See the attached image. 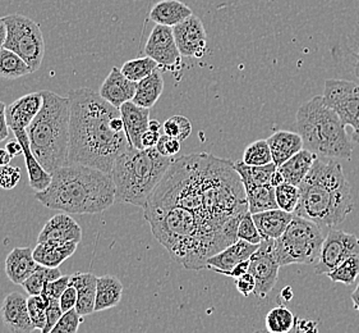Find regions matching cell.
I'll return each instance as SVG.
<instances>
[{
    "label": "cell",
    "instance_id": "obj_1",
    "mask_svg": "<svg viewBox=\"0 0 359 333\" xmlns=\"http://www.w3.org/2000/svg\"><path fill=\"white\" fill-rule=\"evenodd\" d=\"M71 105V138L68 164L93 166L111 174L116 158L130 146L126 132L113 127L121 110L88 87L68 93Z\"/></svg>",
    "mask_w": 359,
    "mask_h": 333
},
{
    "label": "cell",
    "instance_id": "obj_2",
    "mask_svg": "<svg viewBox=\"0 0 359 333\" xmlns=\"http://www.w3.org/2000/svg\"><path fill=\"white\" fill-rule=\"evenodd\" d=\"M49 188L36 192L43 207L67 214H97L109 209L115 200L111 174L93 166L68 164L53 174Z\"/></svg>",
    "mask_w": 359,
    "mask_h": 333
},
{
    "label": "cell",
    "instance_id": "obj_3",
    "mask_svg": "<svg viewBox=\"0 0 359 333\" xmlns=\"http://www.w3.org/2000/svg\"><path fill=\"white\" fill-rule=\"evenodd\" d=\"M299 190L301 199L294 216L309 219L321 228L341 225L353 210L352 190L339 159L317 157Z\"/></svg>",
    "mask_w": 359,
    "mask_h": 333
},
{
    "label": "cell",
    "instance_id": "obj_4",
    "mask_svg": "<svg viewBox=\"0 0 359 333\" xmlns=\"http://www.w3.org/2000/svg\"><path fill=\"white\" fill-rule=\"evenodd\" d=\"M41 94L43 107L29 124L27 133L34 155L53 174L57 168L68 166L71 105L68 96L63 98L49 90H43Z\"/></svg>",
    "mask_w": 359,
    "mask_h": 333
},
{
    "label": "cell",
    "instance_id": "obj_5",
    "mask_svg": "<svg viewBox=\"0 0 359 333\" xmlns=\"http://www.w3.org/2000/svg\"><path fill=\"white\" fill-rule=\"evenodd\" d=\"M172 163V158L161 155L156 148L136 149L130 145L116 158L110 174L116 200L144 208Z\"/></svg>",
    "mask_w": 359,
    "mask_h": 333
},
{
    "label": "cell",
    "instance_id": "obj_6",
    "mask_svg": "<svg viewBox=\"0 0 359 333\" xmlns=\"http://www.w3.org/2000/svg\"><path fill=\"white\" fill-rule=\"evenodd\" d=\"M295 126L304 149L315 152L317 157L351 159L352 138L338 113L325 103L321 95L299 107Z\"/></svg>",
    "mask_w": 359,
    "mask_h": 333
},
{
    "label": "cell",
    "instance_id": "obj_7",
    "mask_svg": "<svg viewBox=\"0 0 359 333\" xmlns=\"http://www.w3.org/2000/svg\"><path fill=\"white\" fill-rule=\"evenodd\" d=\"M323 230L315 222L294 216L285 232L275 240V253L280 267L290 264L315 266L325 240Z\"/></svg>",
    "mask_w": 359,
    "mask_h": 333
},
{
    "label": "cell",
    "instance_id": "obj_8",
    "mask_svg": "<svg viewBox=\"0 0 359 333\" xmlns=\"http://www.w3.org/2000/svg\"><path fill=\"white\" fill-rule=\"evenodd\" d=\"M3 18L7 26V37L1 48L15 51L29 65L32 72H36L45 56V41L40 26L34 20L18 13Z\"/></svg>",
    "mask_w": 359,
    "mask_h": 333
},
{
    "label": "cell",
    "instance_id": "obj_9",
    "mask_svg": "<svg viewBox=\"0 0 359 333\" xmlns=\"http://www.w3.org/2000/svg\"><path fill=\"white\" fill-rule=\"evenodd\" d=\"M323 100L334 109L345 127L352 129L353 143L359 144V84L348 80H327Z\"/></svg>",
    "mask_w": 359,
    "mask_h": 333
},
{
    "label": "cell",
    "instance_id": "obj_10",
    "mask_svg": "<svg viewBox=\"0 0 359 333\" xmlns=\"http://www.w3.org/2000/svg\"><path fill=\"white\" fill-rule=\"evenodd\" d=\"M353 255H359V239L355 235L331 228L323 240L318 261L315 264L316 275H327Z\"/></svg>",
    "mask_w": 359,
    "mask_h": 333
},
{
    "label": "cell",
    "instance_id": "obj_11",
    "mask_svg": "<svg viewBox=\"0 0 359 333\" xmlns=\"http://www.w3.org/2000/svg\"><path fill=\"white\" fill-rule=\"evenodd\" d=\"M250 261V273L256 280L255 295L259 299H266L278 282L280 269L275 253V240H262Z\"/></svg>",
    "mask_w": 359,
    "mask_h": 333
},
{
    "label": "cell",
    "instance_id": "obj_12",
    "mask_svg": "<svg viewBox=\"0 0 359 333\" xmlns=\"http://www.w3.org/2000/svg\"><path fill=\"white\" fill-rule=\"evenodd\" d=\"M144 54L158 63V70L178 72L182 68V54L175 43L172 27L156 25L144 45Z\"/></svg>",
    "mask_w": 359,
    "mask_h": 333
},
{
    "label": "cell",
    "instance_id": "obj_13",
    "mask_svg": "<svg viewBox=\"0 0 359 333\" xmlns=\"http://www.w3.org/2000/svg\"><path fill=\"white\" fill-rule=\"evenodd\" d=\"M172 34L182 57L202 58L208 51V34L201 18L192 15L172 27Z\"/></svg>",
    "mask_w": 359,
    "mask_h": 333
},
{
    "label": "cell",
    "instance_id": "obj_14",
    "mask_svg": "<svg viewBox=\"0 0 359 333\" xmlns=\"http://www.w3.org/2000/svg\"><path fill=\"white\" fill-rule=\"evenodd\" d=\"M0 317L12 333H32L36 328L31 322L27 297L20 292H11L4 297L0 306Z\"/></svg>",
    "mask_w": 359,
    "mask_h": 333
},
{
    "label": "cell",
    "instance_id": "obj_15",
    "mask_svg": "<svg viewBox=\"0 0 359 333\" xmlns=\"http://www.w3.org/2000/svg\"><path fill=\"white\" fill-rule=\"evenodd\" d=\"M43 94L29 93L23 95L20 99L11 103L6 108V118L8 127L13 133L18 131H26L29 124L36 118L40 109L43 107Z\"/></svg>",
    "mask_w": 359,
    "mask_h": 333
},
{
    "label": "cell",
    "instance_id": "obj_16",
    "mask_svg": "<svg viewBox=\"0 0 359 333\" xmlns=\"http://www.w3.org/2000/svg\"><path fill=\"white\" fill-rule=\"evenodd\" d=\"M82 240V228L77 223L71 214L60 213L50 218L37 237L39 242H57V244H67V242H77L79 244Z\"/></svg>",
    "mask_w": 359,
    "mask_h": 333
},
{
    "label": "cell",
    "instance_id": "obj_17",
    "mask_svg": "<svg viewBox=\"0 0 359 333\" xmlns=\"http://www.w3.org/2000/svg\"><path fill=\"white\" fill-rule=\"evenodd\" d=\"M137 82L128 80L122 71L113 67L108 77L102 82L99 95L115 108H121L124 103L132 102L136 95Z\"/></svg>",
    "mask_w": 359,
    "mask_h": 333
},
{
    "label": "cell",
    "instance_id": "obj_18",
    "mask_svg": "<svg viewBox=\"0 0 359 333\" xmlns=\"http://www.w3.org/2000/svg\"><path fill=\"white\" fill-rule=\"evenodd\" d=\"M259 245H253L243 240H238L234 244L225 247L222 252L212 255L206 261V268L214 270L219 275L229 272L242 261H248Z\"/></svg>",
    "mask_w": 359,
    "mask_h": 333
},
{
    "label": "cell",
    "instance_id": "obj_19",
    "mask_svg": "<svg viewBox=\"0 0 359 333\" xmlns=\"http://www.w3.org/2000/svg\"><path fill=\"white\" fill-rule=\"evenodd\" d=\"M119 110L130 145L136 149H144L141 140L144 132L149 130L150 109L142 108L133 102H128L124 103Z\"/></svg>",
    "mask_w": 359,
    "mask_h": 333
},
{
    "label": "cell",
    "instance_id": "obj_20",
    "mask_svg": "<svg viewBox=\"0 0 359 333\" xmlns=\"http://www.w3.org/2000/svg\"><path fill=\"white\" fill-rule=\"evenodd\" d=\"M15 140L21 144L22 149H23L25 163H26L27 174H29V186L32 190H35L36 192L43 191L45 188H49L51 180H53V176L40 164V162L36 159V157L34 155V152L31 150L27 130L15 132Z\"/></svg>",
    "mask_w": 359,
    "mask_h": 333
},
{
    "label": "cell",
    "instance_id": "obj_21",
    "mask_svg": "<svg viewBox=\"0 0 359 333\" xmlns=\"http://www.w3.org/2000/svg\"><path fill=\"white\" fill-rule=\"evenodd\" d=\"M37 266L31 247H15L8 254L4 269L9 281L22 286V283L35 272Z\"/></svg>",
    "mask_w": 359,
    "mask_h": 333
},
{
    "label": "cell",
    "instance_id": "obj_22",
    "mask_svg": "<svg viewBox=\"0 0 359 333\" xmlns=\"http://www.w3.org/2000/svg\"><path fill=\"white\" fill-rule=\"evenodd\" d=\"M252 217L262 240H276L285 232L294 214L276 208L252 214Z\"/></svg>",
    "mask_w": 359,
    "mask_h": 333
},
{
    "label": "cell",
    "instance_id": "obj_23",
    "mask_svg": "<svg viewBox=\"0 0 359 333\" xmlns=\"http://www.w3.org/2000/svg\"><path fill=\"white\" fill-rule=\"evenodd\" d=\"M267 144L270 146L273 162L278 166L284 164L297 152L304 149L303 140L298 132L290 131H278L267 138Z\"/></svg>",
    "mask_w": 359,
    "mask_h": 333
},
{
    "label": "cell",
    "instance_id": "obj_24",
    "mask_svg": "<svg viewBox=\"0 0 359 333\" xmlns=\"http://www.w3.org/2000/svg\"><path fill=\"white\" fill-rule=\"evenodd\" d=\"M192 15V9L180 0H161L152 7L150 20L156 25L174 27Z\"/></svg>",
    "mask_w": 359,
    "mask_h": 333
},
{
    "label": "cell",
    "instance_id": "obj_25",
    "mask_svg": "<svg viewBox=\"0 0 359 333\" xmlns=\"http://www.w3.org/2000/svg\"><path fill=\"white\" fill-rule=\"evenodd\" d=\"M77 247V242H39L34 249V258L40 266H45L49 268H59L62 263H65L76 253Z\"/></svg>",
    "mask_w": 359,
    "mask_h": 333
},
{
    "label": "cell",
    "instance_id": "obj_26",
    "mask_svg": "<svg viewBox=\"0 0 359 333\" xmlns=\"http://www.w3.org/2000/svg\"><path fill=\"white\" fill-rule=\"evenodd\" d=\"M96 282L97 277L94 273H74L71 275V283L77 290V305L76 311L81 317H86L95 312L96 301Z\"/></svg>",
    "mask_w": 359,
    "mask_h": 333
},
{
    "label": "cell",
    "instance_id": "obj_27",
    "mask_svg": "<svg viewBox=\"0 0 359 333\" xmlns=\"http://www.w3.org/2000/svg\"><path fill=\"white\" fill-rule=\"evenodd\" d=\"M123 297V283L115 275L97 277L95 312H102L115 308Z\"/></svg>",
    "mask_w": 359,
    "mask_h": 333
},
{
    "label": "cell",
    "instance_id": "obj_28",
    "mask_svg": "<svg viewBox=\"0 0 359 333\" xmlns=\"http://www.w3.org/2000/svg\"><path fill=\"white\" fill-rule=\"evenodd\" d=\"M316 158L317 155L315 152L302 149L301 152H297L290 159L287 160L284 164H281L278 168L284 176L285 182L299 186L301 182L304 180V177L309 174Z\"/></svg>",
    "mask_w": 359,
    "mask_h": 333
},
{
    "label": "cell",
    "instance_id": "obj_29",
    "mask_svg": "<svg viewBox=\"0 0 359 333\" xmlns=\"http://www.w3.org/2000/svg\"><path fill=\"white\" fill-rule=\"evenodd\" d=\"M164 91V79L161 70H156L140 82H137L136 95L132 102L142 107L150 109L158 103L160 96Z\"/></svg>",
    "mask_w": 359,
    "mask_h": 333
},
{
    "label": "cell",
    "instance_id": "obj_30",
    "mask_svg": "<svg viewBox=\"0 0 359 333\" xmlns=\"http://www.w3.org/2000/svg\"><path fill=\"white\" fill-rule=\"evenodd\" d=\"M248 203V210L251 214L279 208L276 203L275 188L271 185H253L243 183Z\"/></svg>",
    "mask_w": 359,
    "mask_h": 333
},
{
    "label": "cell",
    "instance_id": "obj_31",
    "mask_svg": "<svg viewBox=\"0 0 359 333\" xmlns=\"http://www.w3.org/2000/svg\"><path fill=\"white\" fill-rule=\"evenodd\" d=\"M234 168L243 183L271 185V180L278 166L273 162L265 166H247L243 162H234Z\"/></svg>",
    "mask_w": 359,
    "mask_h": 333
},
{
    "label": "cell",
    "instance_id": "obj_32",
    "mask_svg": "<svg viewBox=\"0 0 359 333\" xmlns=\"http://www.w3.org/2000/svg\"><path fill=\"white\" fill-rule=\"evenodd\" d=\"M32 73V70L15 51L0 48V77L6 80H17L26 74Z\"/></svg>",
    "mask_w": 359,
    "mask_h": 333
},
{
    "label": "cell",
    "instance_id": "obj_33",
    "mask_svg": "<svg viewBox=\"0 0 359 333\" xmlns=\"http://www.w3.org/2000/svg\"><path fill=\"white\" fill-rule=\"evenodd\" d=\"M265 325L270 333H289L297 325V318L285 305L281 304L266 314Z\"/></svg>",
    "mask_w": 359,
    "mask_h": 333
},
{
    "label": "cell",
    "instance_id": "obj_34",
    "mask_svg": "<svg viewBox=\"0 0 359 333\" xmlns=\"http://www.w3.org/2000/svg\"><path fill=\"white\" fill-rule=\"evenodd\" d=\"M62 275L59 268H49L45 266H37L35 272L29 275V278L22 283V287L29 294V296L41 295L45 286L48 283L57 280Z\"/></svg>",
    "mask_w": 359,
    "mask_h": 333
},
{
    "label": "cell",
    "instance_id": "obj_35",
    "mask_svg": "<svg viewBox=\"0 0 359 333\" xmlns=\"http://www.w3.org/2000/svg\"><path fill=\"white\" fill-rule=\"evenodd\" d=\"M158 65L154 59L150 57L144 58L130 59L123 65L121 71L123 74L133 82H140L144 80L147 76H150L154 71L158 70Z\"/></svg>",
    "mask_w": 359,
    "mask_h": 333
},
{
    "label": "cell",
    "instance_id": "obj_36",
    "mask_svg": "<svg viewBox=\"0 0 359 333\" xmlns=\"http://www.w3.org/2000/svg\"><path fill=\"white\" fill-rule=\"evenodd\" d=\"M326 275L332 282L352 286L359 277V255H353Z\"/></svg>",
    "mask_w": 359,
    "mask_h": 333
},
{
    "label": "cell",
    "instance_id": "obj_37",
    "mask_svg": "<svg viewBox=\"0 0 359 333\" xmlns=\"http://www.w3.org/2000/svg\"><path fill=\"white\" fill-rule=\"evenodd\" d=\"M242 162L247 166H265L273 163V155L267 140H257L247 146Z\"/></svg>",
    "mask_w": 359,
    "mask_h": 333
},
{
    "label": "cell",
    "instance_id": "obj_38",
    "mask_svg": "<svg viewBox=\"0 0 359 333\" xmlns=\"http://www.w3.org/2000/svg\"><path fill=\"white\" fill-rule=\"evenodd\" d=\"M275 196H276V203L279 209L294 214L301 199L299 186L285 182L283 185H279L278 188H275Z\"/></svg>",
    "mask_w": 359,
    "mask_h": 333
},
{
    "label": "cell",
    "instance_id": "obj_39",
    "mask_svg": "<svg viewBox=\"0 0 359 333\" xmlns=\"http://www.w3.org/2000/svg\"><path fill=\"white\" fill-rule=\"evenodd\" d=\"M50 301L51 300L43 295L27 297L29 318L36 329L43 331L45 323H46V309L50 304Z\"/></svg>",
    "mask_w": 359,
    "mask_h": 333
},
{
    "label": "cell",
    "instance_id": "obj_40",
    "mask_svg": "<svg viewBox=\"0 0 359 333\" xmlns=\"http://www.w3.org/2000/svg\"><path fill=\"white\" fill-rule=\"evenodd\" d=\"M163 131L170 138L184 141L186 138H189V135L192 132V124L184 116H172L168 118L164 122Z\"/></svg>",
    "mask_w": 359,
    "mask_h": 333
},
{
    "label": "cell",
    "instance_id": "obj_41",
    "mask_svg": "<svg viewBox=\"0 0 359 333\" xmlns=\"http://www.w3.org/2000/svg\"><path fill=\"white\" fill-rule=\"evenodd\" d=\"M237 236L238 240H243V241H247V242L253 244V245H259L261 241H262L259 228L255 223L250 210L245 213L243 218L241 219V222H239Z\"/></svg>",
    "mask_w": 359,
    "mask_h": 333
},
{
    "label": "cell",
    "instance_id": "obj_42",
    "mask_svg": "<svg viewBox=\"0 0 359 333\" xmlns=\"http://www.w3.org/2000/svg\"><path fill=\"white\" fill-rule=\"evenodd\" d=\"M81 323H83V317H81L74 308L69 312L63 313L50 333H77Z\"/></svg>",
    "mask_w": 359,
    "mask_h": 333
},
{
    "label": "cell",
    "instance_id": "obj_43",
    "mask_svg": "<svg viewBox=\"0 0 359 333\" xmlns=\"http://www.w3.org/2000/svg\"><path fill=\"white\" fill-rule=\"evenodd\" d=\"M22 171L20 166H11L0 168V188L13 190L21 180Z\"/></svg>",
    "mask_w": 359,
    "mask_h": 333
},
{
    "label": "cell",
    "instance_id": "obj_44",
    "mask_svg": "<svg viewBox=\"0 0 359 333\" xmlns=\"http://www.w3.org/2000/svg\"><path fill=\"white\" fill-rule=\"evenodd\" d=\"M71 283V275H60L57 280L51 281L45 286L41 295L48 297L49 300H59L62 294Z\"/></svg>",
    "mask_w": 359,
    "mask_h": 333
},
{
    "label": "cell",
    "instance_id": "obj_45",
    "mask_svg": "<svg viewBox=\"0 0 359 333\" xmlns=\"http://www.w3.org/2000/svg\"><path fill=\"white\" fill-rule=\"evenodd\" d=\"M180 140L177 138H170L165 133H163L160 138H158V144H156V150H158L161 155L168 157V158H172L174 155L180 154Z\"/></svg>",
    "mask_w": 359,
    "mask_h": 333
},
{
    "label": "cell",
    "instance_id": "obj_46",
    "mask_svg": "<svg viewBox=\"0 0 359 333\" xmlns=\"http://www.w3.org/2000/svg\"><path fill=\"white\" fill-rule=\"evenodd\" d=\"M63 311L59 304V300H51L50 304L46 309V323L41 333H50L51 329L55 327L59 319L62 318Z\"/></svg>",
    "mask_w": 359,
    "mask_h": 333
},
{
    "label": "cell",
    "instance_id": "obj_47",
    "mask_svg": "<svg viewBox=\"0 0 359 333\" xmlns=\"http://www.w3.org/2000/svg\"><path fill=\"white\" fill-rule=\"evenodd\" d=\"M77 290L73 286L72 283H69V286L65 289V292L62 294V296L59 299V304L63 313L69 312L76 308L77 305Z\"/></svg>",
    "mask_w": 359,
    "mask_h": 333
},
{
    "label": "cell",
    "instance_id": "obj_48",
    "mask_svg": "<svg viewBox=\"0 0 359 333\" xmlns=\"http://www.w3.org/2000/svg\"><path fill=\"white\" fill-rule=\"evenodd\" d=\"M236 287H237L239 294H242L245 297H248L251 294H255L256 280H255L252 273L248 272L247 275H242V277L236 280Z\"/></svg>",
    "mask_w": 359,
    "mask_h": 333
},
{
    "label": "cell",
    "instance_id": "obj_49",
    "mask_svg": "<svg viewBox=\"0 0 359 333\" xmlns=\"http://www.w3.org/2000/svg\"><path fill=\"white\" fill-rule=\"evenodd\" d=\"M161 136V133L158 131L147 130L142 136V148L144 149H151L155 148L158 144V138Z\"/></svg>",
    "mask_w": 359,
    "mask_h": 333
},
{
    "label": "cell",
    "instance_id": "obj_50",
    "mask_svg": "<svg viewBox=\"0 0 359 333\" xmlns=\"http://www.w3.org/2000/svg\"><path fill=\"white\" fill-rule=\"evenodd\" d=\"M6 108L7 105L0 102V143L7 140L9 136V127H8L7 118H6Z\"/></svg>",
    "mask_w": 359,
    "mask_h": 333
},
{
    "label": "cell",
    "instance_id": "obj_51",
    "mask_svg": "<svg viewBox=\"0 0 359 333\" xmlns=\"http://www.w3.org/2000/svg\"><path fill=\"white\" fill-rule=\"evenodd\" d=\"M250 264H251L250 259H248V261H242V263H239L238 266H236V267L231 269V270H229V272H225L224 275H229L231 278L238 280L239 277L247 275V273L250 272Z\"/></svg>",
    "mask_w": 359,
    "mask_h": 333
},
{
    "label": "cell",
    "instance_id": "obj_52",
    "mask_svg": "<svg viewBox=\"0 0 359 333\" xmlns=\"http://www.w3.org/2000/svg\"><path fill=\"white\" fill-rule=\"evenodd\" d=\"M6 149H7V152L12 155V158L23 155V149H22L21 144H20L17 140H11V141H8L7 145H6Z\"/></svg>",
    "mask_w": 359,
    "mask_h": 333
},
{
    "label": "cell",
    "instance_id": "obj_53",
    "mask_svg": "<svg viewBox=\"0 0 359 333\" xmlns=\"http://www.w3.org/2000/svg\"><path fill=\"white\" fill-rule=\"evenodd\" d=\"M294 296V292H293V289L290 287V286H285L283 290H281L280 295H279V300H283V301H290L292 299Z\"/></svg>",
    "mask_w": 359,
    "mask_h": 333
},
{
    "label": "cell",
    "instance_id": "obj_54",
    "mask_svg": "<svg viewBox=\"0 0 359 333\" xmlns=\"http://www.w3.org/2000/svg\"><path fill=\"white\" fill-rule=\"evenodd\" d=\"M13 159L12 155L7 152V149H0V168L6 166Z\"/></svg>",
    "mask_w": 359,
    "mask_h": 333
},
{
    "label": "cell",
    "instance_id": "obj_55",
    "mask_svg": "<svg viewBox=\"0 0 359 333\" xmlns=\"http://www.w3.org/2000/svg\"><path fill=\"white\" fill-rule=\"evenodd\" d=\"M283 183H285V178H284V176H283V174L279 171V168H278L276 172L273 174V180H271V186L278 188L279 185H283Z\"/></svg>",
    "mask_w": 359,
    "mask_h": 333
},
{
    "label": "cell",
    "instance_id": "obj_56",
    "mask_svg": "<svg viewBox=\"0 0 359 333\" xmlns=\"http://www.w3.org/2000/svg\"><path fill=\"white\" fill-rule=\"evenodd\" d=\"M6 37H7V26H6L4 18H0V48L6 41Z\"/></svg>",
    "mask_w": 359,
    "mask_h": 333
},
{
    "label": "cell",
    "instance_id": "obj_57",
    "mask_svg": "<svg viewBox=\"0 0 359 333\" xmlns=\"http://www.w3.org/2000/svg\"><path fill=\"white\" fill-rule=\"evenodd\" d=\"M352 301L353 305H354V309H355V311H358L359 312V282L357 283V287H355V290L353 291Z\"/></svg>",
    "mask_w": 359,
    "mask_h": 333
},
{
    "label": "cell",
    "instance_id": "obj_58",
    "mask_svg": "<svg viewBox=\"0 0 359 333\" xmlns=\"http://www.w3.org/2000/svg\"><path fill=\"white\" fill-rule=\"evenodd\" d=\"M354 71H355V76L358 77L359 80V51L355 56V65H354Z\"/></svg>",
    "mask_w": 359,
    "mask_h": 333
},
{
    "label": "cell",
    "instance_id": "obj_59",
    "mask_svg": "<svg viewBox=\"0 0 359 333\" xmlns=\"http://www.w3.org/2000/svg\"><path fill=\"white\" fill-rule=\"evenodd\" d=\"M255 333H270L269 332V331H267V329H266V331H262V329H259V331H256V332Z\"/></svg>",
    "mask_w": 359,
    "mask_h": 333
}]
</instances>
